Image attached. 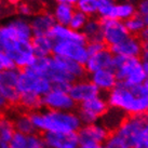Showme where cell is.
<instances>
[{
  "label": "cell",
  "instance_id": "cell-48",
  "mask_svg": "<svg viewBox=\"0 0 148 148\" xmlns=\"http://www.w3.org/2000/svg\"><path fill=\"white\" fill-rule=\"evenodd\" d=\"M1 2H2V0H0V4H1Z\"/></svg>",
  "mask_w": 148,
  "mask_h": 148
},
{
  "label": "cell",
  "instance_id": "cell-2",
  "mask_svg": "<svg viewBox=\"0 0 148 148\" xmlns=\"http://www.w3.org/2000/svg\"><path fill=\"white\" fill-rule=\"evenodd\" d=\"M106 99L110 108L121 111L124 116L148 115V78L137 86L118 82L108 92Z\"/></svg>",
  "mask_w": 148,
  "mask_h": 148
},
{
  "label": "cell",
  "instance_id": "cell-9",
  "mask_svg": "<svg viewBox=\"0 0 148 148\" xmlns=\"http://www.w3.org/2000/svg\"><path fill=\"white\" fill-rule=\"evenodd\" d=\"M102 27V41L105 45L114 47L121 41H123L127 37L130 36L127 33L124 22L117 21V20H103L101 21Z\"/></svg>",
  "mask_w": 148,
  "mask_h": 148
},
{
  "label": "cell",
  "instance_id": "cell-8",
  "mask_svg": "<svg viewBox=\"0 0 148 148\" xmlns=\"http://www.w3.org/2000/svg\"><path fill=\"white\" fill-rule=\"evenodd\" d=\"M42 106L50 110L74 111L76 103L68 94V91L52 88L45 96H42Z\"/></svg>",
  "mask_w": 148,
  "mask_h": 148
},
{
  "label": "cell",
  "instance_id": "cell-40",
  "mask_svg": "<svg viewBox=\"0 0 148 148\" xmlns=\"http://www.w3.org/2000/svg\"><path fill=\"white\" fill-rule=\"evenodd\" d=\"M140 40L142 41L143 45H148V26L145 27V29L140 34Z\"/></svg>",
  "mask_w": 148,
  "mask_h": 148
},
{
  "label": "cell",
  "instance_id": "cell-20",
  "mask_svg": "<svg viewBox=\"0 0 148 148\" xmlns=\"http://www.w3.org/2000/svg\"><path fill=\"white\" fill-rule=\"evenodd\" d=\"M75 11H76V9L74 5L65 1V2L55 3L53 11L51 13H52V16L55 21V24L68 26Z\"/></svg>",
  "mask_w": 148,
  "mask_h": 148
},
{
  "label": "cell",
  "instance_id": "cell-25",
  "mask_svg": "<svg viewBox=\"0 0 148 148\" xmlns=\"http://www.w3.org/2000/svg\"><path fill=\"white\" fill-rule=\"evenodd\" d=\"M13 121L9 117L0 119V147H8L13 134L15 133Z\"/></svg>",
  "mask_w": 148,
  "mask_h": 148
},
{
  "label": "cell",
  "instance_id": "cell-33",
  "mask_svg": "<svg viewBox=\"0 0 148 148\" xmlns=\"http://www.w3.org/2000/svg\"><path fill=\"white\" fill-rule=\"evenodd\" d=\"M14 68H15V65L11 56L5 52L0 51V73L4 70L14 69Z\"/></svg>",
  "mask_w": 148,
  "mask_h": 148
},
{
  "label": "cell",
  "instance_id": "cell-37",
  "mask_svg": "<svg viewBox=\"0 0 148 148\" xmlns=\"http://www.w3.org/2000/svg\"><path fill=\"white\" fill-rule=\"evenodd\" d=\"M138 147L148 148V115H145L144 117V123H143L142 132H140V140Z\"/></svg>",
  "mask_w": 148,
  "mask_h": 148
},
{
  "label": "cell",
  "instance_id": "cell-30",
  "mask_svg": "<svg viewBox=\"0 0 148 148\" xmlns=\"http://www.w3.org/2000/svg\"><path fill=\"white\" fill-rule=\"evenodd\" d=\"M114 3H115V1H111V0H99L97 14L103 20H109L111 16Z\"/></svg>",
  "mask_w": 148,
  "mask_h": 148
},
{
  "label": "cell",
  "instance_id": "cell-13",
  "mask_svg": "<svg viewBox=\"0 0 148 148\" xmlns=\"http://www.w3.org/2000/svg\"><path fill=\"white\" fill-rule=\"evenodd\" d=\"M143 43L137 36L130 35L123 41H121L118 45L110 48L111 53L114 56H120V58H140L142 50H143Z\"/></svg>",
  "mask_w": 148,
  "mask_h": 148
},
{
  "label": "cell",
  "instance_id": "cell-42",
  "mask_svg": "<svg viewBox=\"0 0 148 148\" xmlns=\"http://www.w3.org/2000/svg\"><path fill=\"white\" fill-rule=\"evenodd\" d=\"M78 148H106L104 144H83L79 145Z\"/></svg>",
  "mask_w": 148,
  "mask_h": 148
},
{
  "label": "cell",
  "instance_id": "cell-46",
  "mask_svg": "<svg viewBox=\"0 0 148 148\" xmlns=\"http://www.w3.org/2000/svg\"><path fill=\"white\" fill-rule=\"evenodd\" d=\"M111 1H115L116 2V1H119V0H111Z\"/></svg>",
  "mask_w": 148,
  "mask_h": 148
},
{
  "label": "cell",
  "instance_id": "cell-49",
  "mask_svg": "<svg viewBox=\"0 0 148 148\" xmlns=\"http://www.w3.org/2000/svg\"><path fill=\"white\" fill-rule=\"evenodd\" d=\"M0 76H1V73H0Z\"/></svg>",
  "mask_w": 148,
  "mask_h": 148
},
{
  "label": "cell",
  "instance_id": "cell-4",
  "mask_svg": "<svg viewBox=\"0 0 148 148\" xmlns=\"http://www.w3.org/2000/svg\"><path fill=\"white\" fill-rule=\"evenodd\" d=\"M112 70L115 71L118 82L124 83L127 86H140L148 78L143 63L138 58H127L115 56Z\"/></svg>",
  "mask_w": 148,
  "mask_h": 148
},
{
  "label": "cell",
  "instance_id": "cell-31",
  "mask_svg": "<svg viewBox=\"0 0 148 148\" xmlns=\"http://www.w3.org/2000/svg\"><path fill=\"white\" fill-rule=\"evenodd\" d=\"M16 13L20 17L28 18L29 16H33L34 8L26 1H18L16 2Z\"/></svg>",
  "mask_w": 148,
  "mask_h": 148
},
{
  "label": "cell",
  "instance_id": "cell-35",
  "mask_svg": "<svg viewBox=\"0 0 148 148\" xmlns=\"http://www.w3.org/2000/svg\"><path fill=\"white\" fill-rule=\"evenodd\" d=\"M104 145L106 148H129L115 133L109 135V137L107 138L106 143Z\"/></svg>",
  "mask_w": 148,
  "mask_h": 148
},
{
  "label": "cell",
  "instance_id": "cell-21",
  "mask_svg": "<svg viewBox=\"0 0 148 148\" xmlns=\"http://www.w3.org/2000/svg\"><path fill=\"white\" fill-rule=\"evenodd\" d=\"M30 42H32V45H33L34 53L36 55V58L51 56V54L53 52L54 41L49 36L33 37Z\"/></svg>",
  "mask_w": 148,
  "mask_h": 148
},
{
  "label": "cell",
  "instance_id": "cell-38",
  "mask_svg": "<svg viewBox=\"0 0 148 148\" xmlns=\"http://www.w3.org/2000/svg\"><path fill=\"white\" fill-rule=\"evenodd\" d=\"M104 49H106V45H104V42L102 40H99V41H91L86 45V50H88L89 55L97 53V52H99V51H102Z\"/></svg>",
  "mask_w": 148,
  "mask_h": 148
},
{
  "label": "cell",
  "instance_id": "cell-19",
  "mask_svg": "<svg viewBox=\"0 0 148 148\" xmlns=\"http://www.w3.org/2000/svg\"><path fill=\"white\" fill-rule=\"evenodd\" d=\"M136 11V4L130 0H121L116 1L112 7L110 18L117 20V21L125 22L130 17L134 16Z\"/></svg>",
  "mask_w": 148,
  "mask_h": 148
},
{
  "label": "cell",
  "instance_id": "cell-14",
  "mask_svg": "<svg viewBox=\"0 0 148 148\" xmlns=\"http://www.w3.org/2000/svg\"><path fill=\"white\" fill-rule=\"evenodd\" d=\"M114 58L115 56L111 53L110 50L106 48L97 53L89 55V58L84 64V69L90 74L101 69H112Z\"/></svg>",
  "mask_w": 148,
  "mask_h": 148
},
{
  "label": "cell",
  "instance_id": "cell-6",
  "mask_svg": "<svg viewBox=\"0 0 148 148\" xmlns=\"http://www.w3.org/2000/svg\"><path fill=\"white\" fill-rule=\"evenodd\" d=\"M108 109H109V105L107 99L99 94L93 99L79 104L77 115L81 124L86 125V124L99 122V120L106 114Z\"/></svg>",
  "mask_w": 148,
  "mask_h": 148
},
{
  "label": "cell",
  "instance_id": "cell-1",
  "mask_svg": "<svg viewBox=\"0 0 148 148\" xmlns=\"http://www.w3.org/2000/svg\"><path fill=\"white\" fill-rule=\"evenodd\" d=\"M29 68L49 80L52 88L68 91L73 82L82 79L86 75L84 66L77 62L58 56L37 58Z\"/></svg>",
  "mask_w": 148,
  "mask_h": 148
},
{
  "label": "cell",
  "instance_id": "cell-27",
  "mask_svg": "<svg viewBox=\"0 0 148 148\" xmlns=\"http://www.w3.org/2000/svg\"><path fill=\"white\" fill-rule=\"evenodd\" d=\"M77 10L86 14L88 17L94 16L97 14V8H99V0H80L76 4Z\"/></svg>",
  "mask_w": 148,
  "mask_h": 148
},
{
  "label": "cell",
  "instance_id": "cell-50",
  "mask_svg": "<svg viewBox=\"0 0 148 148\" xmlns=\"http://www.w3.org/2000/svg\"><path fill=\"white\" fill-rule=\"evenodd\" d=\"M130 1H133V0H130Z\"/></svg>",
  "mask_w": 148,
  "mask_h": 148
},
{
  "label": "cell",
  "instance_id": "cell-11",
  "mask_svg": "<svg viewBox=\"0 0 148 148\" xmlns=\"http://www.w3.org/2000/svg\"><path fill=\"white\" fill-rule=\"evenodd\" d=\"M41 136L48 148H78L79 140L77 133H58V132H37Z\"/></svg>",
  "mask_w": 148,
  "mask_h": 148
},
{
  "label": "cell",
  "instance_id": "cell-15",
  "mask_svg": "<svg viewBox=\"0 0 148 148\" xmlns=\"http://www.w3.org/2000/svg\"><path fill=\"white\" fill-rule=\"evenodd\" d=\"M29 23H30V27L33 32V37L48 36L50 30L55 25V21L52 16V13L48 11L34 14L32 18L29 20Z\"/></svg>",
  "mask_w": 148,
  "mask_h": 148
},
{
  "label": "cell",
  "instance_id": "cell-10",
  "mask_svg": "<svg viewBox=\"0 0 148 148\" xmlns=\"http://www.w3.org/2000/svg\"><path fill=\"white\" fill-rule=\"evenodd\" d=\"M110 132L104 127L102 122L81 125L77 132L79 145L83 144H105Z\"/></svg>",
  "mask_w": 148,
  "mask_h": 148
},
{
  "label": "cell",
  "instance_id": "cell-29",
  "mask_svg": "<svg viewBox=\"0 0 148 148\" xmlns=\"http://www.w3.org/2000/svg\"><path fill=\"white\" fill-rule=\"evenodd\" d=\"M17 78H18V70H17L16 68L4 70V71H1L0 83L5 84V86H16Z\"/></svg>",
  "mask_w": 148,
  "mask_h": 148
},
{
  "label": "cell",
  "instance_id": "cell-26",
  "mask_svg": "<svg viewBox=\"0 0 148 148\" xmlns=\"http://www.w3.org/2000/svg\"><path fill=\"white\" fill-rule=\"evenodd\" d=\"M124 25H125V28H127V33L132 35V36H137L140 35L143 30L145 29L146 25H145V22L143 20V17L138 15L136 13L134 16L130 17L129 20L124 22Z\"/></svg>",
  "mask_w": 148,
  "mask_h": 148
},
{
  "label": "cell",
  "instance_id": "cell-16",
  "mask_svg": "<svg viewBox=\"0 0 148 148\" xmlns=\"http://www.w3.org/2000/svg\"><path fill=\"white\" fill-rule=\"evenodd\" d=\"M4 24L10 30V33L12 34L17 40L30 41L33 39V32H32V27H30L28 18L16 16L9 20Z\"/></svg>",
  "mask_w": 148,
  "mask_h": 148
},
{
  "label": "cell",
  "instance_id": "cell-7",
  "mask_svg": "<svg viewBox=\"0 0 148 148\" xmlns=\"http://www.w3.org/2000/svg\"><path fill=\"white\" fill-rule=\"evenodd\" d=\"M52 54L54 56H58V58L77 62L83 66L89 58V53L86 50V43L76 41L54 42Z\"/></svg>",
  "mask_w": 148,
  "mask_h": 148
},
{
  "label": "cell",
  "instance_id": "cell-41",
  "mask_svg": "<svg viewBox=\"0 0 148 148\" xmlns=\"http://www.w3.org/2000/svg\"><path fill=\"white\" fill-rule=\"evenodd\" d=\"M140 58H142V63L143 64H148V45H144L142 53H140Z\"/></svg>",
  "mask_w": 148,
  "mask_h": 148
},
{
  "label": "cell",
  "instance_id": "cell-17",
  "mask_svg": "<svg viewBox=\"0 0 148 148\" xmlns=\"http://www.w3.org/2000/svg\"><path fill=\"white\" fill-rule=\"evenodd\" d=\"M90 81L99 90V92H110L118 83L115 71L112 69H101L92 73Z\"/></svg>",
  "mask_w": 148,
  "mask_h": 148
},
{
  "label": "cell",
  "instance_id": "cell-43",
  "mask_svg": "<svg viewBox=\"0 0 148 148\" xmlns=\"http://www.w3.org/2000/svg\"><path fill=\"white\" fill-rule=\"evenodd\" d=\"M80 1V0H66V2H68V3L73 4V5H75V4H77Z\"/></svg>",
  "mask_w": 148,
  "mask_h": 148
},
{
  "label": "cell",
  "instance_id": "cell-5",
  "mask_svg": "<svg viewBox=\"0 0 148 148\" xmlns=\"http://www.w3.org/2000/svg\"><path fill=\"white\" fill-rule=\"evenodd\" d=\"M16 89L20 94L35 93L42 97L52 89V83L45 77L36 74L32 68H25L18 71Z\"/></svg>",
  "mask_w": 148,
  "mask_h": 148
},
{
  "label": "cell",
  "instance_id": "cell-3",
  "mask_svg": "<svg viewBox=\"0 0 148 148\" xmlns=\"http://www.w3.org/2000/svg\"><path fill=\"white\" fill-rule=\"evenodd\" d=\"M30 119L37 132H58V133H77L81 127L77 112L47 109L45 112L34 111Z\"/></svg>",
  "mask_w": 148,
  "mask_h": 148
},
{
  "label": "cell",
  "instance_id": "cell-32",
  "mask_svg": "<svg viewBox=\"0 0 148 148\" xmlns=\"http://www.w3.org/2000/svg\"><path fill=\"white\" fill-rule=\"evenodd\" d=\"M26 144L27 137L22 133L15 132L9 143V148H26Z\"/></svg>",
  "mask_w": 148,
  "mask_h": 148
},
{
  "label": "cell",
  "instance_id": "cell-28",
  "mask_svg": "<svg viewBox=\"0 0 148 148\" xmlns=\"http://www.w3.org/2000/svg\"><path fill=\"white\" fill-rule=\"evenodd\" d=\"M89 20V17L86 16V14H83L82 12H80L78 10H76L71 16V20H70L69 24H68V27L71 28L75 32H80L83 29L84 25L86 24V22Z\"/></svg>",
  "mask_w": 148,
  "mask_h": 148
},
{
  "label": "cell",
  "instance_id": "cell-44",
  "mask_svg": "<svg viewBox=\"0 0 148 148\" xmlns=\"http://www.w3.org/2000/svg\"><path fill=\"white\" fill-rule=\"evenodd\" d=\"M143 66H144V69H145V71H146L147 76H148V64H143Z\"/></svg>",
  "mask_w": 148,
  "mask_h": 148
},
{
  "label": "cell",
  "instance_id": "cell-18",
  "mask_svg": "<svg viewBox=\"0 0 148 148\" xmlns=\"http://www.w3.org/2000/svg\"><path fill=\"white\" fill-rule=\"evenodd\" d=\"M54 42L58 41H76L86 43V38L80 32H75L68 26L55 24L48 35Z\"/></svg>",
  "mask_w": 148,
  "mask_h": 148
},
{
  "label": "cell",
  "instance_id": "cell-24",
  "mask_svg": "<svg viewBox=\"0 0 148 148\" xmlns=\"http://www.w3.org/2000/svg\"><path fill=\"white\" fill-rule=\"evenodd\" d=\"M125 116L121 111L117 110L115 108H110L106 111V114L101 118L102 119V124L106 127L108 131H116L121 122L123 121Z\"/></svg>",
  "mask_w": 148,
  "mask_h": 148
},
{
  "label": "cell",
  "instance_id": "cell-22",
  "mask_svg": "<svg viewBox=\"0 0 148 148\" xmlns=\"http://www.w3.org/2000/svg\"><path fill=\"white\" fill-rule=\"evenodd\" d=\"M42 107V97L35 93H22L20 95V101L17 108L25 112L39 111Z\"/></svg>",
  "mask_w": 148,
  "mask_h": 148
},
{
  "label": "cell",
  "instance_id": "cell-23",
  "mask_svg": "<svg viewBox=\"0 0 148 148\" xmlns=\"http://www.w3.org/2000/svg\"><path fill=\"white\" fill-rule=\"evenodd\" d=\"M81 34L86 38V41H99L102 40V27H101V21L96 20L94 17L89 18L86 24L84 25Z\"/></svg>",
  "mask_w": 148,
  "mask_h": 148
},
{
  "label": "cell",
  "instance_id": "cell-36",
  "mask_svg": "<svg viewBox=\"0 0 148 148\" xmlns=\"http://www.w3.org/2000/svg\"><path fill=\"white\" fill-rule=\"evenodd\" d=\"M137 14L143 17L145 25L148 26V0H138L136 4Z\"/></svg>",
  "mask_w": 148,
  "mask_h": 148
},
{
  "label": "cell",
  "instance_id": "cell-34",
  "mask_svg": "<svg viewBox=\"0 0 148 148\" xmlns=\"http://www.w3.org/2000/svg\"><path fill=\"white\" fill-rule=\"evenodd\" d=\"M26 148H45V145L42 140L41 136L38 133L34 135H29L27 137V144Z\"/></svg>",
  "mask_w": 148,
  "mask_h": 148
},
{
  "label": "cell",
  "instance_id": "cell-45",
  "mask_svg": "<svg viewBox=\"0 0 148 148\" xmlns=\"http://www.w3.org/2000/svg\"><path fill=\"white\" fill-rule=\"evenodd\" d=\"M54 1H55L56 3H60V2H65L66 0H54Z\"/></svg>",
  "mask_w": 148,
  "mask_h": 148
},
{
  "label": "cell",
  "instance_id": "cell-47",
  "mask_svg": "<svg viewBox=\"0 0 148 148\" xmlns=\"http://www.w3.org/2000/svg\"><path fill=\"white\" fill-rule=\"evenodd\" d=\"M137 148H147V147H137Z\"/></svg>",
  "mask_w": 148,
  "mask_h": 148
},
{
  "label": "cell",
  "instance_id": "cell-39",
  "mask_svg": "<svg viewBox=\"0 0 148 148\" xmlns=\"http://www.w3.org/2000/svg\"><path fill=\"white\" fill-rule=\"evenodd\" d=\"M9 109H10V107H9L7 101L3 99L2 95L0 94V119H1V118H4V117H7Z\"/></svg>",
  "mask_w": 148,
  "mask_h": 148
},
{
  "label": "cell",
  "instance_id": "cell-12",
  "mask_svg": "<svg viewBox=\"0 0 148 148\" xmlns=\"http://www.w3.org/2000/svg\"><path fill=\"white\" fill-rule=\"evenodd\" d=\"M68 94L76 104H81L99 94L96 86L88 79H79L68 88Z\"/></svg>",
  "mask_w": 148,
  "mask_h": 148
}]
</instances>
